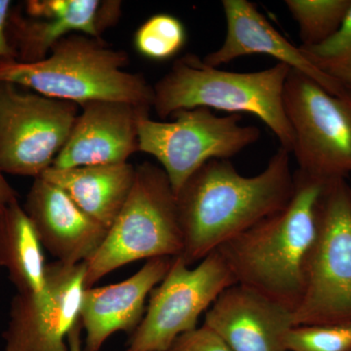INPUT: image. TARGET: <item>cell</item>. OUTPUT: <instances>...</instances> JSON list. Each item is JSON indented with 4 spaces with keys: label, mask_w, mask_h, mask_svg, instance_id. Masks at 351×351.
I'll use <instances>...</instances> for the list:
<instances>
[{
    "label": "cell",
    "mask_w": 351,
    "mask_h": 351,
    "mask_svg": "<svg viewBox=\"0 0 351 351\" xmlns=\"http://www.w3.org/2000/svg\"><path fill=\"white\" fill-rule=\"evenodd\" d=\"M82 327L80 322L73 327L68 337L69 351H82Z\"/></svg>",
    "instance_id": "obj_27"
},
{
    "label": "cell",
    "mask_w": 351,
    "mask_h": 351,
    "mask_svg": "<svg viewBox=\"0 0 351 351\" xmlns=\"http://www.w3.org/2000/svg\"><path fill=\"white\" fill-rule=\"evenodd\" d=\"M284 108L294 133L300 172L329 182L351 175V96L330 94L311 78L291 69Z\"/></svg>",
    "instance_id": "obj_8"
},
{
    "label": "cell",
    "mask_w": 351,
    "mask_h": 351,
    "mask_svg": "<svg viewBox=\"0 0 351 351\" xmlns=\"http://www.w3.org/2000/svg\"><path fill=\"white\" fill-rule=\"evenodd\" d=\"M40 177L63 189L83 212L108 230L130 195L136 167L128 162L50 167Z\"/></svg>",
    "instance_id": "obj_18"
},
{
    "label": "cell",
    "mask_w": 351,
    "mask_h": 351,
    "mask_svg": "<svg viewBox=\"0 0 351 351\" xmlns=\"http://www.w3.org/2000/svg\"><path fill=\"white\" fill-rule=\"evenodd\" d=\"M294 324L351 326V203L346 180L328 182L321 197L317 239Z\"/></svg>",
    "instance_id": "obj_6"
},
{
    "label": "cell",
    "mask_w": 351,
    "mask_h": 351,
    "mask_svg": "<svg viewBox=\"0 0 351 351\" xmlns=\"http://www.w3.org/2000/svg\"><path fill=\"white\" fill-rule=\"evenodd\" d=\"M182 248L177 201L169 179L160 166L141 164L125 204L100 248L85 263V288L138 260L178 257Z\"/></svg>",
    "instance_id": "obj_5"
},
{
    "label": "cell",
    "mask_w": 351,
    "mask_h": 351,
    "mask_svg": "<svg viewBox=\"0 0 351 351\" xmlns=\"http://www.w3.org/2000/svg\"><path fill=\"white\" fill-rule=\"evenodd\" d=\"M204 326L232 351H288L294 313L241 284L226 289L205 314Z\"/></svg>",
    "instance_id": "obj_14"
},
{
    "label": "cell",
    "mask_w": 351,
    "mask_h": 351,
    "mask_svg": "<svg viewBox=\"0 0 351 351\" xmlns=\"http://www.w3.org/2000/svg\"><path fill=\"white\" fill-rule=\"evenodd\" d=\"M170 121L149 115L138 124V152L154 156L175 195L196 171L213 159H228L255 144L258 127L241 125V114L218 117L209 108L180 110Z\"/></svg>",
    "instance_id": "obj_7"
},
{
    "label": "cell",
    "mask_w": 351,
    "mask_h": 351,
    "mask_svg": "<svg viewBox=\"0 0 351 351\" xmlns=\"http://www.w3.org/2000/svg\"><path fill=\"white\" fill-rule=\"evenodd\" d=\"M80 107L0 82V172L40 177L71 135Z\"/></svg>",
    "instance_id": "obj_9"
},
{
    "label": "cell",
    "mask_w": 351,
    "mask_h": 351,
    "mask_svg": "<svg viewBox=\"0 0 351 351\" xmlns=\"http://www.w3.org/2000/svg\"><path fill=\"white\" fill-rule=\"evenodd\" d=\"M128 54L101 38L71 34L55 44L43 61L0 60V82L82 106L115 101L152 108L154 88L141 73L125 71Z\"/></svg>",
    "instance_id": "obj_3"
},
{
    "label": "cell",
    "mask_w": 351,
    "mask_h": 351,
    "mask_svg": "<svg viewBox=\"0 0 351 351\" xmlns=\"http://www.w3.org/2000/svg\"><path fill=\"white\" fill-rule=\"evenodd\" d=\"M348 91H350V96H351V82L350 83V85H348Z\"/></svg>",
    "instance_id": "obj_29"
},
{
    "label": "cell",
    "mask_w": 351,
    "mask_h": 351,
    "mask_svg": "<svg viewBox=\"0 0 351 351\" xmlns=\"http://www.w3.org/2000/svg\"><path fill=\"white\" fill-rule=\"evenodd\" d=\"M0 270H1V267H0Z\"/></svg>",
    "instance_id": "obj_30"
},
{
    "label": "cell",
    "mask_w": 351,
    "mask_h": 351,
    "mask_svg": "<svg viewBox=\"0 0 351 351\" xmlns=\"http://www.w3.org/2000/svg\"><path fill=\"white\" fill-rule=\"evenodd\" d=\"M285 5L299 25L301 45L313 46L338 31L351 0H286Z\"/></svg>",
    "instance_id": "obj_20"
},
{
    "label": "cell",
    "mask_w": 351,
    "mask_h": 351,
    "mask_svg": "<svg viewBox=\"0 0 351 351\" xmlns=\"http://www.w3.org/2000/svg\"><path fill=\"white\" fill-rule=\"evenodd\" d=\"M174 258H151L121 282L85 288L80 316L85 331L82 351H101L115 332L131 335L137 329L147 297L169 271Z\"/></svg>",
    "instance_id": "obj_17"
},
{
    "label": "cell",
    "mask_w": 351,
    "mask_h": 351,
    "mask_svg": "<svg viewBox=\"0 0 351 351\" xmlns=\"http://www.w3.org/2000/svg\"><path fill=\"white\" fill-rule=\"evenodd\" d=\"M24 5L27 16L11 9L7 36L16 61L32 64L45 59L55 44L69 34L101 38L119 19L121 2L29 0Z\"/></svg>",
    "instance_id": "obj_12"
},
{
    "label": "cell",
    "mask_w": 351,
    "mask_h": 351,
    "mask_svg": "<svg viewBox=\"0 0 351 351\" xmlns=\"http://www.w3.org/2000/svg\"><path fill=\"white\" fill-rule=\"evenodd\" d=\"M288 351H351V326L302 325L286 337Z\"/></svg>",
    "instance_id": "obj_23"
},
{
    "label": "cell",
    "mask_w": 351,
    "mask_h": 351,
    "mask_svg": "<svg viewBox=\"0 0 351 351\" xmlns=\"http://www.w3.org/2000/svg\"><path fill=\"white\" fill-rule=\"evenodd\" d=\"M12 9V2L0 0V60L15 59V53L7 36V20Z\"/></svg>",
    "instance_id": "obj_25"
},
{
    "label": "cell",
    "mask_w": 351,
    "mask_h": 351,
    "mask_svg": "<svg viewBox=\"0 0 351 351\" xmlns=\"http://www.w3.org/2000/svg\"><path fill=\"white\" fill-rule=\"evenodd\" d=\"M43 244L31 219L14 201L0 216V267L6 269L17 293L43 294L46 267Z\"/></svg>",
    "instance_id": "obj_19"
},
{
    "label": "cell",
    "mask_w": 351,
    "mask_h": 351,
    "mask_svg": "<svg viewBox=\"0 0 351 351\" xmlns=\"http://www.w3.org/2000/svg\"><path fill=\"white\" fill-rule=\"evenodd\" d=\"M309 61L348 88L351 82V5L341 27L319 44L300 46Z\"/></svg>",
    "instance_id": "obj_22"
},
{
    "label": "cell",
    "mask_w": 351,
    "mask_h": 351,
    "mask_svg": "<svg viewBox=\"0 0 351 351\" xmlns=\"http://www.w3.org/2000/svg\"><path fill=\"white\" fill-rule=\"evenodd\" d=\"M71 135L51 167H80L127 162L138 152V124L152 108L115 101L80 107Z\"/></svg>",
    "instance_id": "obj_13"
},
{
    "label": "cell",
    "mask_w": 351,
    "mask_h": 351,
    "mask_svg": "<svg viewBox=\"0 0 351 351\" xmlns=\"http://www.w3.org/2000/svg\"><path fill=\"white\" fill-rule=\"evenodd\" d=\"M348 191H350V203H351V184H348Z\"/></svg>",
    "instance_id": "obj_28"
},
{
    "label": "cell",
    "mask_w": 351,
    "mask_h": 351,
    "mask_svg": "<svg viewBox=\"0 0 351 351\" xmlns=\"http://www.w3.org/2000/svg\"><path fill=\"white\" fill-rule=\"evenodd\" d=\"M291 152L279 147L260 174L245 177L228 159L204 164L176 193L184 248L178 256L191 267L277 213L295 189Z\"/></svg>",
    "instance_id": "obj_1"
},
{
    "label": "cell",
    "mask_w": 351,
    "mask_h": 351,
    "mask_svg": "<svg viewBox=\"0 0 351 351\" xmlns=\"http://www.w3.org/2000/svg\"><path fill=\"white\" fill-rule=\"evenodd\" d=\"M291 69L278 63L255 73H234L208 66L195 54L176 60L170 71L152 85V108L167 119L180 110L196 108L249 113L258 117L292 152L294 133L284 108V88Z\"/></svg>",
    "instance_id": "obj_4"
},
{
    "label": "cell",
    "mask_w": 351,
    "mask_h": 351,
    "mask_svg": "<svg viewBox=\"0 0 351 351\" xmlns=\"http://www.w3.org/2000/svg\"><path fill=\"white\" fill-rule=\"evenodd\" d=\"M167 351H232L218 335L206 326L184 332L175 339Z\"/></svg>",
    "instance_id": "obj_24"
},
{
    "label": "cell",
    "mask_w": 351,
    "mask_h": 351,
    "mask_svg": "<svg viewBox=\"0 0 351 351\" xmlns=\"http://www.w3.org/2000/svg\"><path fill=\"white\" fill-rule=\"evenodd\" d=\"M43 248L64 265L86 263L95 255L108 230L83 212L56 184L34 180L24 206Z\"/></svg>",
    "instance_id": "obj_16"
},
{
    "label": "cell",
    "mask_w": 351,
    "mask_h": 351,
    "mask_svg": "<svg viewBox=\"0 0 351 351\" xmlns=\"http://www.w3.org/2000/svg\"><path fill=\"white\" fill-rule=\"evenodd\" d=\"M328 182L297 171L288 204L217 249L237 284L295 311L304 294Z\"/></svg>",
    "instance_id": "obj_2"
},
{
    "label": "cell",
    "mask_w": 351,
    "mask_h": 351,
    "mask_svg": "<svg viewBox=\"0 0 351 351\" xmlns=\"http://www.w3.org/2000/svg\"><path fill=\"white\" fill-rule=\"evenodd\" d=\"M234 284V276L217 250L193 269L175 257L169 271L152 290L126 351H167L178 337L196 329L201 314Z\"/></svg>",
    "instance_id": "obj_10"
},
{
    "label": "cell",
    "mask_w": 351,
    "mask_h": 351,
    "mask_svg": "<svg viewBox=\"0 0 351 351\" xmlns=\"http://www.w3.org/2000/svg\"><path fill=\"white\" fill-rule=\"evenodd\" d=\"M18 200L17 193L0 172V216L11 203Z\"/></svg>",
    "instance_id": "obj_26"
},
{
    "label": "cell",
    "mask_w": 351,
    "mask_h": 351,
    "mask_svg": "<svg viewBox=\"0 0 351 351\" xmlns=\"http://www.w3.org/2000/svg\"><path fill=\"white\" fill-rule=\"evenodd\" d=\"M85 263H47L43 294H17L3 332L4 351H69L68 337L80 322Z\"/></svg>",
    "instance_id": "obj_11"
},
{
    "label": "cell",
    "mask_w": 351,
    "mask_h": 351,
    "mask_svg": "<svg viewBox=\"0 0 351 351\" xmlns=\"http://www.w3.org/2000/svg\"><path fill=\"white\" fill-rule=\"evenodd\" d=\"M221 3L226 18V38L218 50L203 58L208 66L219 68L247 55H269L311 78L330 94L338 97L350 95L345 85L311 63L300 46L289 43L253 3L247 0H223Z\"/></svg>",
    "instance_id": "obj_15"
},
{
    "label": "cell",
    "mask_w": 351,
    "mask_h": 351,
    "mask_svg": "<svg viewBox=\"0 0 351 351\" xmlns=\"http://www.w3.org/2000/svg\"><path fill=\"white\" fill-rule=\"evenodd\" d=\"M134 43L143 56L154 61H166L175 57L186 45V27L181 20L171 14H156L138 27Z\"/></svg>",
    "instance_id": "obj_21"
}]
</instances>
